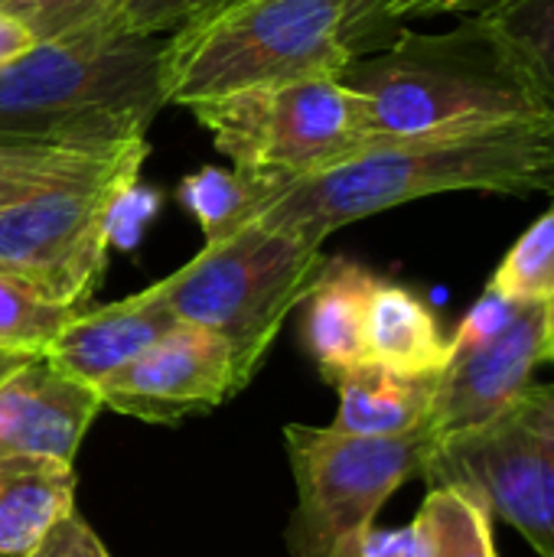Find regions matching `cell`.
Returning a JSON list of instances; mask_svg holds the SVG:
<instances>
[{
  "label": "cell",
  "instance_id": "1",
  "mask_svg": "<svg viewBox=\"0 0 554 557\" xmlns=\"http://www.w3.org/2000/svg\"><path fill=\"white\" fill-rule=\"evenodd\" d=\"M552 193L554 121H509L421 140H395L281 186L255 222L317 248L359 219L441 193Z\"/></svg>",
  "mask_w": 554,
  "mask_h": 557
},
{
  "label": "cell",
  "instance_id": "2",
  "mask_svg": "<svg viewBox=\"0 0 554 557\" xmlns=\"http://www.w3.org/2000/svg\"><path fill=\"white\" fill-rule=\"evenodd\" d=\"M163 36L98 23L39 42L0 69V144L111 153L147 140L167 104Z\"/></svg>",
  "mask_w": 554,
  "mask_h": 557
},
{
  "label": "cell",
  "instance_id": "3",
  "mask_svg": "<svg viewBox=\"0 0 554 557\" xmlns=\"http://www.w3.org/2000/svg\"><path fill=\"white\" fill-rule=\"evenodd\" d=\"M340 82L362 95L372 134L385 144L542 117L480 16H460L444 33L402 26L382 52L353 55Z\"/></svg>",
  "mask_w": 554,
  "mask_h": 557
},
{
  "label": "cell",
  "instance_id": "4",
  "mask_svg": "<svg viewBox=\"0 0 554 557\" xmlns=\"http://www.w3.org/2000/svg\"><path fill=\"white\" fill-rule=\"evenodd\" d=\"M353 0H232L167 33V104L304 78H340L353 62L346 39Z\"/></svg>",
  "mask_w": 554,
  "mask_h": 557
},
{
  "label": "cell",
  "instance_id": "5",
  "mask_svg": "<svg viewBox=\"0 0 554 557\" xmlns=\"http://www.w3.org/2000/svg\"><path fill=\"white\" fill-rule=\"evenodd\" d=\"M327 264L323 248L248 222L157 281L180 323L216 333L245 388L268 359L284 320L300 307Z\"/></svg>",
  "mask_w": 554,
  "mask_h": 557
},
{
  "label": "cell",
  "instance_id": "6",
  "mask_svg": "<svg viewBox=\"0 0 554 557\" xmlns=\"http://www.w3.org/2000/svg\"><path fill=\"white\" fill-rule=\"evenodd\" d=\"M189 111L219 153L235 163V173L271 186H291L385 147L372 134L362 95L340 78L251 88Z\"/></svg>",
  "mask_w": 554,
  "mask_h": 557
},
{
  "label": "cell",
  "instance_id": "7",
  "mask_svg": "<svg viewBox=\"0 0 554 557\" xmlns=\"http://www.w3.org/2000/svg\"><path fill=\"white\" fill-rule=\"evenodd\" d=\"M297 509L287 522L291 557H356L382 506L424 470L431 431L359 437L336 428L287 424Z\"/></svg>",
  "mask_w": 554,
  "mask_h": 557
},
{
  "label": "cell",
  "instance_id": "8",
  "mask_svg": "<svg viewBox=\"0 0 554 557\" xmlns=\"http://www.w3.org/2000/svg\"><path fill=\"white\" fill-rule=\"evenodd\" d=\"M421 476L480 496L535 555L554 557V382H532L483 428L438 441Z\"/></svg>",
  "mask_w": 554,
  "mask_h": 557
},
{
  "label": "cell",
  "instance_id": "9",
  "mask_svg": "<svg viewBox=\"0 0 554 557\" xmlns=\"http://www.w3.org/2000/svg\"><path fill=\"white\" fill-rule=\"evenodd\" d=\"M137 180L140 170H124L3 209L0 274L59 307L82 310L108 268V212Z\"/></svg>",
  "mask_w": 554,
  "mask_h": 557
},
{
  "label": "cell",
  "instance_id": "10",
  "mask_svg": "<svg viewBox=\"0 0 554 557\" xmlns=\"http://www.w3.org/2000/svg\"><path fill=\"white\" fill-rule=\"evenodd\" d=\"M238 392L242 385L229 346L216 333L189 323L173 326L98 388L104 408L150 424H176L206 414Z\"/></svg>",
  "mask_w": 554,
  "mask_h": 557
},
{
  "label": "cell",
  "instance_id": "11",
  "mask_svg": "<svg viewBox=\"0 0 554 557\" xmlns=\"http://www.w3.org/2000/svg\"><path fill=\"white\" fill-rule=\"evenodd\" d=\"M545 333V307L529 304L490 343L451 352L447 369L438 375L428 421L434 444L483 428L503 414L532 385V372L542 362Z\"/></svg>",
  "mask_w": 554,
  "mask_h": 557
},
{
  "label": "cell",
  "instance_id": "12",
  "mask_svg": "<svg viewBox=\"0 0 554 557\" xmlns=\"http://www.w3.org/2000/svg\"><path fill=\"white\" fill-rule=\"evenodd\" d=\"M101 408L91 385L62 372L49 356H33L0 382V457L72 463Z\"/></svg>",
  "mask_w": 554,
  "mask_h": 557
},
{
  "label": "cell",
  "instance_id": "13",
  "mask_svg": "<svg viewBox=\"0 0 554 557\" xmlns=\"http://www.w3.org/2000/svg\"><path fill=\"white\" fill-rule=\"evenodd\" d=\"M173 326H180L176 313L163 300L160 284H150L108 307L78 310L42 356L98 392Z\"/></svg>",
  "mask_w": 554,
  "mask_h": 557
},
{
  "label": "cell",
  "instance_id": "14",
  "mask_svg": "<svg viewBox=\"0 0 554 557\" xmlns=\"http://www.w3.org/2000/svg\"><path fill=\"white\" fill-rule=\"evenodd\" d=\"M376 284L379 277L366 264L349 258H327L317 284L310 287L304 300V346L323 379L369 362L366 317Z\"/></svg>",
  "mask_w": 554,
  "mask_h": 557
},
{
  "label": "cell",
  "instance_id": "15",
  "mask_svg": "<svg viewBox=\"0 0 554 557\" xmlns=\"http://www.w3.org/2000/svg\"><path fill=\"white\" fill-rule=\"evenodd\" d=\"M336 395V421L330 428L359 437H405L431 421L438 375H402L376 362H359L327 379Z\"/></svg>",
  "mask_w": 554,
  "mask_h": 557
},
{
  "label": "cell",
  "instance_id": "16",
  "mask_svg": "<svg viewBox=\"0 0 554 557\" xmlns=\"http://www.w3.org/2000/svg\"><path fill=\"white\" fill-rule=\"evenodd\" d=\"M75 512V470L49 457H0V557H29Z\"/></svg>",
  "mask_w": 554,
  "mask_h": 557
},
{
  "label": "cell",
  "instance_id": "17",
  "mask_svg": "<svg viewBox=\"0 0 554 557\" xmlns=\"http://www.w3.org/2000/svg\"><path fill=\"white\" fill-rule=\"evenodd\" d=\"M366 356L402 375H441L451 362V339L415 290L379 277L366 317Z\"/></svg>",
  "mask_w": 554,
  "mask_h": 557
},
{
  "label": "cell",
  "instance_id": "18",
  "mask_svg": "<svg viewBox=\"0 0 554 557\" xmlns=\"http://www.w3.org/2000/svg\"><path fill=\"white\" fill-rule=\"evenodd\" d=\"M150 144H131L111 153L62 150V147H23L0 144V212L56 189H75L101 183L124 170H140Z\"/></svg>",
  "mask_w": 554,
  "mask_h": 557
},
{
  "label": "cell",
  "instance_id": "19",
  "mask_svg": "<svg viewBox=\"0 0 554 557\" xmlns=\"http://www.w3.org/2000/svg\"><path fill=\"white\" fill-rule=\"evenodd\" d=\"M480 20L519 69L539 114L554 121V0H506Z\"/></svg>",
  "mask_w": 554,
  "mask_h": 557
},
{
  "label": "cell",
  "instance_id": "20",
  "mask_svg": "<svg viewBox=\"0 0 554 557\" xmlns=\"http://www.w3.org/2000/svg\"><path fill=\"white\" fill-rule=\"evenodd\" d=\"M281 186L248 180L235 170L222 166H199L186 173L176 186V202L199 222L206 242H219L242 225L255 222L258 212Z\"/></svg>",
  "mask_w": 554,
  "mask_h": 557
},
{
  "label": "cell",
  "instance_id": "21",
  "mask_svg": "<svg viewBox=\"0 0 554 557\" xmlns=\"http://www.w3.org/2000/svg\"><path fill=\"white\" fill-rule=\"evenodd\" d=\"M411 525L421 557H500L490 509L460 486H431Z\"/></svg>",
  "mask_w": 554,
  "mask_h": 557
},
{
  "label": "cell",
  "instance_id": "22",
  "mask_svg": "<svg viewBox=\"0 0 554 557\" xmlns=\"http://www.w3.org/2000/svg\"><path fill=\"white\" fill-rule=\"evenodd\" d=\"M78 310L59 307L13 277L0 274V349L13 356H42Z\"/></svg>",
  "mask_w": 554,
  "mask_h": 557
},
{
  "label": "cell",
  "instance_id": "23",
  "mask_svg": "<svg viewBox=\"0 0 554 557\" xmlns=\"http://www.w3.org/2000/svg\"><path fill=\"white\" fill-rule=\"evenodd\" d=\"M490 290L516 304H549L554 297V202L500 261Z\"/></svg>",
  "mask_w": 554,
  "mask_h": 557
},
{
  "label": "cell",
  "instance_id": "24",
  "mask_svg": "<svg viewBox=\"0 0 554 557\" xmlns=\"http://www.w3.org/2000/svg\"><path fill=\"white\" fill-rule=\"evenodd\" d=\"M219 3L222 0H111L95 23L124 36H163Z\"/></svg>",
  "mask_w": 554,
  "mask_h": 557
},
{
  "label": "cell",
  "instance_id": "25",
  "mask_svg": "<svg viewBox=\"0 0 554 557\" xmlns=\"http://www.w3.org/2000/svg\"><path fill=\"white\" fill-rule=\"evenodd\" d=\"M108 3L111 0H10L0 10L16 16L36 42H49L91 26Z\"/></svg>",
  "mask_w": 554,
  "mask_h": 557
},
{
  "label": "cell",
  "instance_id": "26",
  "mask_svg": "<svg viewBox=\"0 0 554 557\" xmlns=\"http://www.w3.org/2000/svg\"><path fill=\"white\" fill-rule=\"evenodd\" d=\"M522 307L529 304H516L496 290H483V297L470 307V313L460 320L457 333L451 336V352H460V349H470V346H480V343H490L493 336H500L519 313Z\"/></svg>",
  "mask_w": 554,
  "mask_h": 557
},
{
  "label": "cell",
  "instance_id": "27",
  "mask_svg": "<svg viewBox=\"0 0 554 557\" xmlns=\"http://www.w3.org/2000/svg\"><path fill=\"white\" fill-rule=\"evenodd\" d=\"M160 193L147 189L140 183H131L111 206L108 212V242L114 248H134L144 235V228L157 219L160 212Z\"/></svg>",
  "mask_w": 554,
  "mask_h": 557
},
{
  "label": "cell",
  "instance_id": "28",
  "mask_svg": "<svg viewBox=\"0 0 554 557\" xmlns=\"http://www.w3.org/2000/svg\"><path fill=\"white\" fill-rule=\"evenodd\" d=\"M29 557H111V552L91 532V525L78 512H72Z\"/></svg>",
  "mask_w": 554,
  "mask_h": 557
},
{
  "label": "cell",
  "instance_id": "29",
  "mask_svg": "<svg viewBox=\"0 0 554 557\" xmlns=\"http://www.w3.org/2000/svg\"><path fill=\"white\" fill-rule=\"evenodd\" d=\"M506 0H389L382 23H411L428 16H480Z\"/></svg>",
  "mask_w": 554,
  "mask_h": 557
},
{
  "label": "cell",
  "instance_id": "30",
  "mask_svg": "<svg viewBox=\"0 0 554 557\" xmlns=\"http://www.w3.org/2000/svg\"><path fill=\"white\" fill-rule=\"evenodd\" d=\"M356 557H421V542L415 535V525L408 529H395V532H379L372 529Z\"/></svg>",
  "mask_w": 554,
  "mask_h": 557
},
{
  "label": "cell",
  "instance_id": "31",
  "mask_svg": "<svg viewBox=\"0 0 554 557\" xmlns=\"http://www.w3.org/2000/svg\"><path fill=\"white\" fill-rule=\"evenodd\" d=\"M36 36L7 10H0V69H7L10 62L23 59L29 49H36Z\"/></svg>",
  "mask_w": 554,
  "mask_h": 557
},
{
  "label": "cell",
  "instance_id": "32",
  "mask_svg": "<svg viewBox=\"0 0 554 557\" xmlns=\"http://www.w3.org/2000/svg\"><path fill=\"white\" fill-rule=\"evenodd\" d=\"M29 359H33V356H29ZM23 362H26V356H13V352H3V349H0V382H3L10 372H16Z\"/></svg>",
  "mask_w": 554,
  "mask_h": 557
},
{
  "label": "cell",
  "instance_id": "33",
  "mask_svg": "<svg viewBox=\"0 0 554 557\" xmlns=\"http://www.w3.org/2000/svg\"><path fill=\"white\" fill-rule=\"evenodd\" d=\"M542 362H554V330L545 333V346H542Z\"/></svg>",
  "mask_w": 554,
  "mask_h": 557
},
{
  "label": "cell",
  "instance_id": "34",
  "mask_svg": "<svg viewBox=\"0 0 554 557\" xmlns=\"http://www.w3.org/2000/svg\"><path fill=\"white\" fill-rule=\"evenodd\" d=\"M545 326H549V330H554V297L549 300V304H545Z\"/></svg>",
  "mask_w": 554,
  "mask_h": 557
},
{
  "label": "cell",
  "instance_id": "35",
  "mask_svg": "<svg viewBox=\"0 0 554 557\" xmlns=\"http://www.w3.org/2000/svg\"><path fill=\"white\" fill-rule=\"evenodd\" d=\"M7 3H10V0H0V7H7Z\"/></svg>",
  "mask_w": 554,
  "mask_h": 557
}]
</instances>
